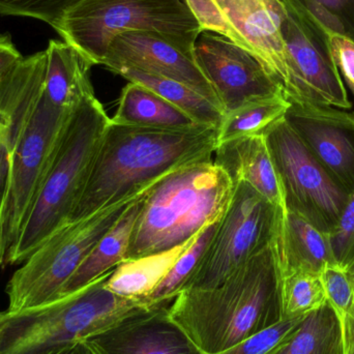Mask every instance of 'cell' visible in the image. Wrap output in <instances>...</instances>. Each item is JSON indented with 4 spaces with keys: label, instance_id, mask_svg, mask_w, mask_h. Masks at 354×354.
<instances>
[{
    "label": "cell",
    "instance_id": "484cf974",
    "mask_svg": "<svg viewBox=\"0 0 354 354\" xmlns=\"http://www.w3.org/2000/svg\"><path fill=\"white\" fill-rule=\"evenodd\" d=\"M291 103L284 95L251 102L225 114L218 128V145L263 134L274 122L284 118Z\"/></svg>",
    "mask_w": 354,
    "mask_h": 354
},
{
    "label": "cell",
    "instance_id": "277c9868",
    "mask_svg": "<svg viewBox=\"0 0 354 354\" xmlns=\"http://www.w3.org/2000/svg\"><path fill=\"white\" fill-rule=\"evenodd\" d=\"M109 124L95 93L71 111L8 264L24 263L52 233L68 224Z\"/></svg>",
    "mask_w": 354,
    "mask_h": 354
},
{
    "label": "cell",
    "instance_id": "ba28073f",
    "mask_svg": "<svg viewBox=\"0 0 354 354\" xmlns=\"http://www.w3.org/2000/svg\"><path fill=\"white\" fill-rule=\"evenodd\" d=\"M284 214L251 185L235 183L232 199L181 292L222 284L277 239Z\"/></svg>",
    "mask_w": 354,
    "mask_h": 354
},
{
    "label": "cell",
    "instance_id": "d6986e66",
    "mask_svg": "<svg viewBox=\"0 0 354 354\" xmlns=\"http://www.w3.org/2000/svg\"><path fill=\"white\" fill-rule=\"evenodd\" d=\"M43 95L54 107L72 110L95 93L91 71L95 64L74 46L51 39L47 49Z\"/></svg>",
    "mask_w": 354,
    "mask_h": 354
},
{
    "label": "cell",
    "instance_id": "f1b7e54d",
    "mask_svg": "<svg viewBox=\"0 0 354 354\" xmlns=\"http://www.w3.org/2000/svg\"><path fill=\"white\" fill-rule=\"evenodd\" d=\"M330 35L354 41V0H282Z\"/></svg>",
    "mask_w": 354,
    "mask_h": 354
},
{
    "label": "cell",
    "instance_id": "e575fe53",
    "mask_svg": "<svg viewBox=\"0 0 354 354\" xmlns=\"http://www.w3.org/2000/svg\"><path fill=\"white\" fill-rule=\"evenodd\" d=\"M335 64L354 95V41L339 35H330Z\"/></svg>",
    "mask_w": 354,
    "mask_h": 354
},
{
    "label": "cell",
    "instance_id": "d4e9b609",
    "mask_svg": "<svg viewBox=\"0 0 354 354\" xmlns=\"http://www.w3.org/2000/svg\"><path fill=\"white\" fill-rule=\"evenodd\" d=\"M272 354H342V328L328 301L305 316Z\"/></svg>",
    "mask_w": 354,
    "mask_h": 354
},
{
    "label": "cell",
    "instance_id": "9c48e42d",
    "mask_svg": "<svg viewBox=\"0 0 354 354\" xmlns=\"http://www.w3.org/2000/svg\"><path fill=\"white\" fill-rule=\"evenodd\" d=\"M263 134L282 185L286 212L303 216L330 236L344 212L348 192L328 174L285 118Z\"/></svg>",
    "mask_w": 354,
    "mask_h": 354
},
{
    "label": "cell",
    "instance_id": "4316f807",
    "mask_svg": "<svg viewBox=\"0 0 354 354\" xmlns=\"http://www.w3.org/2000/svg\"><path fill=\"white\" fill-rule=\"evenodd\" d=\"M326 301L328 297L318 272L297 270L281 274L282 319L308 315Z\"/></svg>",
    "mask_w": 354,
    "mask_h": 354
},
{
    "label": "cell",
    "instance_id": "7a4b0ae2",
    "mask_svg": "<svg viewBox=\"0 0 354 354\" xmlns=\"http://www.w3.org/2000/svg\"><path fill=\"white\" fill-rule=\"evenodd\" d=\"M169 312L204 354L222 353L282 322L277 239L218 286L179 293Z\"/></svg>",
    "mask_w": 354,
    "mask_h": 354
},
{
    "label": "cell",
    "instance_id": "6da1fadb",
    "mask_svg": "<svg viewBox=\"0 0 354 354\" xmlns=\"http://www.w3.org/2000/svg\"><path fill=\"white\" fill-rule=\"evenodd\" d=\"M216 147L214 127L160 130L110 120L68 223L135 197L185 166L212 161Z\"/></svg>",
    "mask_w": 354,
    "mask_h": 354
},
{
    "label": "cell",
    "instance_id": "f546056e",
    "mask_svg": "<svg viewBox=\"0 0 354 354\" xmlns=\"http://www.w3.org/2000/svg\"><path fill=\"white\" fill-rule=\"evenodd\" d=\"M84 0H0V15L37 19L55 27L62 17Z\"/></svg>",
    "mask_w": 354,
    "mask_h": 354
},
{
    "label": "cell",
    "instance_id": "e0dca14e",
    "mask_svg": "<svg viewBox=\"0 0 354 354\" xmlns=\"http://www.w3.org/2000/svg\"><path fill=\"white\" fill-rule=\"evenodd\" d=\"M46 62L45 50L37 52L0 78V210L15 149L43 91Z\"/></svg>",
    "mask_w": 354,
    "mask_h": 354
},
{
    "label": "cell",
    "instance_id": "3957f363",
    "mask_svg": "<svg viewBox=\"0 0 354 354\" xmlns=\"http://www.w3.org/2000/svg\"><path fill=\"white\" fill-rule=\"evenodd\" d=\"M234 185L212 161L199 162L167 174L141 198L127 259L163 253L195 237L220 220Z\"/></svg>",
    "mask_w": 354,
    "mask_h": 354
},
{
    "label": "cell",
    "instance_id": "8fae6325",
    "mask_svg": "<svg viewBox=\"0 0 354 354\" xmlns=\"http://www.w3.org/2000/svg\"><path fill=\"white\" fill-rule=\"evenodd\" d=\"M282 2L281 32L289 56L297 103L351 109L353 104L333 57L330 35Z\"/></svg>",
    "mask_w": 354,
    "mask_h": 354
},
{
    "label": "cell",
    "instance_id": "7c38bea8",
    "mask_svg": "<svg viewBox=\"0 0 354 354\" xmlns=\"http://www.w3.org/2000/svg\"><path fill=\"white\" fill-rule=\"evenodd\" d=\"M194 56L225 114L251 102L285 95L255 55L223 35L202 31Z\"/></svg>",
    "mask_w": 354,
    "mask_h": 354
},
{
    "label": "cell",
    "instance_id": "8992f818",
    "mask_svg": "<svg viewBox=\"0 0 354 354\" xmlns=\"http://www.w3.org/2000/svg\"><path fill=\"white\" fill-rule=\"evenodd\" d=\"M95 66H101L116 35L155 33L194 54L202 28L187 0H84L54 27Z\"/></svg>",
    "mask_w": 354,
    "mask_h": 354
},
{
    "label": "cell",
    "instance_id": "4dcf8cb0",
    "mask_svg": "<svg viewBox=\"0 0 354 354\" xmlns=\"http://www.w3.org/2000/svg\"><path fill=\"white\" fill-rule=\"evenodd\" d=\"M305 316L283 319L248 340L216 354H272L299 328Z\"/></svg>",
    "mask_w": 354,
    "mask_h": 354
},
{
    "label": "cell",
    "instance_id": "cb8c5ba5",
    "mask_svg": "<svg viewBox=\"0 0 354 354\" xmlns=\"http://www.w3.org/2000/svg\"><path fill=\"white\" fill-rule=\"evenodd\" d=\"M113 73L124 77L129 82L137 83L155 91L183 110L196 124L218 128L224 118L225 112L220 106L178 81L131 68H116Z\"/></svg>",
    "mask_w": 354,
    "mask_h": 354
},
{
    "label": "cell",
    "instance_id": "603a6c76",
    "mask_svg": "<svg viewBox=\"0 0 354 354\" xmlns=\"http://www.w3.org/2000/svg\"><path fill=\"white\" fill-rule=\"evenodd\" d=\"M195 237L169 251L122 262L112 270L106 281V288L120 297L143 304V299L157 288Z\"/></svg>",
    "mask_w": 354,
    "mask_h": 354
},
{
    "label": "cell",
    "instance_id": "5bb4252c",
    "mask_svg": "<svg viewBox=\"0 0 354 354\" xmlns=\"http://www.w3.org/2000/svg\"><path fill=\"white\" fill-rule=\"evenodd\" d=\"M284 118L328 174L351 193L354 189V112L293 103Z\"/></svg>",
    "mask_w": 354,
    "mask_h": 354
},
{
    "label": "cell",
    "instance_id": "8d00e7d4",
    "mask_svg": "<svg viewBox=\"0 0 354 354\" xmlns=\"http://www.w3.org/2000/svg\"><path fill=\"white\" fill-rule=\"evenodd\" d=\"M339 320L342 328V354H354V299L351 310Z\"/></svg>",
    "mask_w": 354,
    "mask_h": 354
},
{
    "label": "cell",
    "instance_id": "4fadbf2b",
    "mask_svg": "<svg viewBox=\"0 0 354 354\" xmlns=\"http://www.w3.org/2000/svg\"><path fill=\"white\" fill-rule=\"evenodd\" d=\"M168 305L135 308L85 343L95 354H204L174 322Z\"/></svg>",
    "mask_w": 354,
    "mask_h": 354
},
{
    "label": "cell",
    "instance_id": "7402d4cb",
    "mask_svg": "<svg viewBox=\"0 0 354 354\" xmlns=\"http://www.w3.org/2000/svg\"><path fill=\"white\" fill-rule=\"evenodd\" d=\"M110 120L122 126L160 130H183L202 126L155 91L132 82L122 89L118 109Z\"/></svg>",
    "mask_w": 354,
    "mask_h": 354
},
{
    "label": "cell",
    "instance_id": "ac0fdd59",
    "mask_svg": "<svg viewBox=\"0 0 354 354\" xmlns=\"http://www.w3.org/2000/svg\"><path fill=\"white\" fill-rule=\"evenodd\" d=\"M214 155V163L226 172L233 185L248 183L286 214L282 185L264 134L221 143Z\"/></svg>",
    "mask_w": 354,
    "mask_h": 354
},
{
    "label": "cell",
    "instance_id": "44dd1931",
    "mask_svg": "<svg viewBox=\"0 0 354 354\" xmlns=\"http://www.w3.org/2000/svg\"><path fill=\"white\" fill-rule=\"evenodd\" d=\"M145 194L127 208L114 226L102 237L76 272L62 287L57 299L88 286L126 261L133 227L138 216L141 198Z\"/></svg>",
    "mask_w": 354,
    "mask_h": 354
},
{
    "label": "cell",
    "instance_id": "f35d334b",
    "mask_svg": "<svg viewBox=\"0 0 354 354\" xmlns=\"http://www.w3.org/2000/svg\"><path fill=\"white\" fill-rule=\"evenodd\" d=\"M347 274H348L349 278H351V283H353V292H354V263L353 266L349 268V270H347Z\"/></svg>",
    "mask_w": 354,
    "mask_h": 354
},
{
    "label": "cell",
    "instance_id": "ffe728a7",
    "mask_svg": "<svg viewBox=\"0 0 354 354\" xmlns=\"http://www.w3.org/2000/svg\"><path fill=\"white\" fill-rule=\"evenodd\" d=\"M277 250L281 274L297 270L320 274L328 264L338 266L330 236L292 212L283 216Z\"/></svg>",
    "mask_w": 354,
    "mask_h": 354
},
{
    "label": "cell",
    "instance_id": "52a82bcc",
    "mask_svg": "<svg viewBox=\"0 0 354 354\" xmlns=\"http://www.w3.org/2000/svg\"><path fill=\"white\" fill-rule=\"evenodd\" d=\"M145 192L147 189L99 210L84 220L68 223L52 233L10 278L6 286V312L17 313L35 309L57 299L62 287L102 237Z\"/></svg>",
    "mask_w": 354,
    "mask_h": 354
},
{
    "label": "cell",
    "instance_id": "83f0119b",
    "mask_svg": "<svg viewBox=\"0 0 354 354\" xmlns=\"http://www.w3.org/2000/svg\"><path fill=\"white\" fill-rule=\"evenodd\" d=\"M218 221L220 220L207 225L198 233L192 245L179 256L171 270L158 285L157 288L147 299H143L145 306L169 304L176 299L205 253L216 232Z\"/></svg>",
    "mask_w": 354,
    "mask_h": 354
},
{
    "label": "cell",
    "instance_id": "30bf717a",
    "mask_svg": "<svg viewBox=\"0 0 354 354\" xmlns=\"http://www.w3.org/2000/svg\"><path fill=\"white\" fill-rule=\"evenodd\" d=\"M72 110L54 107L41 91L19 139L0 210V268L8 266Z\"/></svg>",
    "mask_w": 354,
    "mask_h": 354
},
{
    "label": "cell",
    "instance_id": "d590c367",
    "mask_svg": "<svg viewBox=\"0 0 354 354\" xmlns=\"http://www.w3.org/2000/svg\"><path fill=\"white\" fill-rule=\"evenodd\" d=\"M22 58L10 35L0 33V78L12 70Z\"/></svg>",
    "mask_w": 354,
    "mask_h": 354
},
{
    "label": "cell",
    "instance_id": "ab89813d",
    "mask_svg": "<svg viewBox=\"0 0 354 354\" xmlns=\"http://www.w3.org/2000/svg\"><path fill=\"white\" fill-rule=\"evenodd\" d=\"M0 313H1V312H0Z\"/></svg>",
    "mask_w": 354,
    "mask_h": 354
},
{
    "label": "cell",
    "instance_id": "9a60e30c",
    "mask_svg": "<svg viewBox=\"0 0 354 354\" xmlns=\"http://www.w3.org/2000/svg\"><path fill=\"white\" fill-rule=\"evenodd\" d=\"M101 66L111 72L116 68H131L178 81L221 107L194 54L183 51L155 33L130 31L116 35L108 46Z\"/></svg>",
    "mask_w": 354,
    "mask_h": 354
},
{
    "label": "cell",
    "instance_id": "836d02e7",
    "mask_svg": "<svg viewBox=\"0 0 354 354\" xmlns=\"http://www.w3.org/2000/svg\"><path fill=\"white\" fill-rule=\"evenodd\" d=\"M330 241L337 263L347 272L354 263V189Z\"/></svg>",
    "mask_w": 354,
    "mask_h": 354
},
{
    "label": "cell",
    "instance_id": "d6a6232c",
    "mask_svg": "<svg viewBox=\"0 0 354 354\" xmlns=\"http://www.w3.org/2000/svg\"><path fill=\"white\" fill-rule=\"evenodd\" d=\"M328 303L338 314L339 319L344 317L353 304V283L346 270L339 266L328 264L320 272Z\"/></svg>",
    "mask_w": 354,
    "mask_h": 354
},
{
    "label": "cell",
    "instance_id": "5b68a950",
    "mask_svg": "<svg viewBox=\"0 0 354 354\" xmlns=\"http://www.w3.org/2000/svg\"><path fill=\"white\" fill-rule=\"evenodd\" d=\"M112 270L81 290L35 309L0 314V354H46L105 330L140 301L106 288Z\"/></svg>",
    "mask_w": 354,
    "mask_h": 354
},
{
    "label": "cell",
    "instance_id": "1f68e13d",
    "mask_svg": "<svg viewBox=\"0 0 354 354\" xmlns=\"http://www.w3.org/2000/svg\"><path fill=\"white\" fill-rule=\"evenodd\" d=\"M187 2L202 30L223 35L239 47L251 52L247 41L231 25L216 0H187Z\"/></svg>",
    "mask_w": 354,
    "mask_h": 354
},
{
    "label": "cell",
    "instance_id": "74e56055",
    "mask_svg": "<svg viewBox=\"0 0 354 354\" xmlns=\"http://www.w3.org/2000/svg\"><path fill=\"white\" fill-rule=\"evenodd\" d=\"M46 354H95L91 351V347L85 343V341H79V342L73 343L64 348L57 349L52 353Z\"/></svg>",
    "mask_w": 354,
    "mask_h": 354
},
{
    "label": "cell",
    "instance_id": "60d3db41",
    "mask_svg": "<svg viewBox=\"0 0 354 354\" xmlns=\"http://www.w3.org/2000/svg\"><path fill=\"white\" fill-rule=\"evenodd\" d=\"M0 314H1V313H0Z\"/></svg>",
    "mask_w": 354,
    "mask_h": 354
},
{
    "label": "cell",
    "instance_id": "2e32d148",
    "mask_svg": "<svg viewBox=\"0 0 354 354\" xmlns=\"http://www.w3.org/2000/svg\"><path fill=\"white\" fill-rule=\"evenodd\" d=\"M249 45L252 53L266 66L290 103L297 95L289 56L281 32L282 0H216Z\"/></svg>",
    "mask_w": 354,
    "mask_h": 354
}]
</instances>
